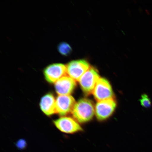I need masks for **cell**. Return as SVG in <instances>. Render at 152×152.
I'll use <instances>...</instances> for the list:
<instances>
[{"label": "cell", "instance_id": "obj_1", "mask_svg": "<svg viewBox=\"0 0 152 152\" xmlns=\"http://www.w3.org/2000/svg\"><path fill=\"white\" fill-rule=\"evenodd\" d=\"M72 113L74 119L78 122H88L92 119L95 113L94 103L88 99H82L76 102Z\"/></svg>", "mask_w": 152, "mask_h": 152}, {"label": "cell", "instance_id": "obj_2", "mask_svg": "<svg viewBox=\"0 0 152 152\" xmlns=\"http://www.w3.org/2000/svg\"><path fill=\"white\" fill-rule=\"evenodd\" d=\"M100 78L98 71L93 67H90L83 75L79 82L85 95L88 96L93 93L97 82Z\"/></svg>", "mask_w": 152, "mask_h": 152}, {"label": "cell", "instance_id": "obj_3", "mask_svg": "<svg viewBox=\"0 0 152 152\" xmlns=\"http://www.w3.org/2000/svg\"><path fill=\"white\" fill-rule=\"evenodd\" d=\"M93 94L98 102L113 99L114 94L111 84L107 80L100 77L97 82Z\"/></svg>", "mask_w": 152, "mask_h": 152}, {"label": "cell", "instance_id": "obj_4", "mask_svg": "<svg viewBox=\"0 0 152 152\" xmlns=\"http://www.w3.org/2000/svg\"><path fill=\"white\" fill-rule=\"evenodd\" d=\"M66 71L69 77L79 81L81 77L90 69V64L86 60H73L68 63L66 66Z\"/></svg>", "mask_w": 152, "mask_h": 152}, {"label": "cell", "instance_id": "obj_5", "mask_svg": "<svg viewBox=\"0 0 152 152\" xmlns=\"http://www.w3.org/2000/svg\"><path fill=\"white\" fill-rule=\"evenodd\" d=\"M117 104L114 99L98 102L95 107L97 119L103 121L111 116L115 111Z\"/></svg>", "mask_w": 152, "mask_h": 152}, {"label": "cell", "instance_id": "obj_6", "mask_svg": "<svg viewBox=\"0 0 152 152\" xmlns=\"http://www.w3.org/2000/svg\"><path fill=\"white\" fill-rule=\"evenodd\" d=\"M66 74V66L61 63L50 64L45 68L44 71L45 80L48 82L51 83H56L65 76Z\"/></svg>", "mask_w": 152, "mask_h": 152}, {"label": "cell", "instance_id": "obj_7", "mask_svg": "<svg viewBox=\"0 0 152 152\" xmlns=\"http://www.w3.org/2000/svg\"><path fill=\"white\" fill-rule=\"evenodd\" d=\"M54 123L59 130L66 134H74L83 130L77 121L70 117H62L54 121Z\"/></svg>", "mask_w": 152, "mask_h": 152}, {"label": "cell", "instance_id": "obj_8", "mask_svg": "<svg viewBox=\"0 0 152 152\" xmlns=\"http://www.w3.org/2000/svg\"><path fill=\"white\" fill-rule=\"evenodd\" d=\"M76 103L71 95H58L56 100V113L64 116L72 113Z\"/></svg>", "mask_w": 152, "mask_h": 152}, {"label": "cell", "instance_id": "obj_9", "mask_svg": "<svg viewBox=\"0 0 152 152\" xmlns=\"http://www.w3.org/2000/svg\"><path fill=\"white\" fill-rule=\"evenodd\" d=\"M76 85L75 80L65 76L55 83V90L58 95H71L75 90Z\"/></svg>", "mask_w": 152, "mask_h": 152}, {"label": "cell", "instance_id": "obj_10", "mask_svg": "<svg viewBox=\"0 0 152 152\" xmlns=\"http://www.w3.org/2000/svg\"><path fill=\"white\" fill-rule=\"evenodd\" d=\"M56 100L54 95L48 93L42 96L40 102V107L44 113L48 116L56 113Z\"/></svg>", "mask_w": 152, "mask_h": 152}, {"label": "cell", "instance_id": "obj_11", "mask_svg": "<svg viewBox=\"0 0 152 152\" xmlns=\"http://www.w3.org/2000/svg\"><path fill=\"white\" fill-rule=\"evenodd\" d=\"M58 49L60 54L65 56H69L72 51L71 46L68 43L65 42L60 43L58 45Z\"/></svg>", "mask_w": 152, "mask_h": 152}, {"label": "cell", "instance_id": "obj_12", "mask_svg": "<svg viewBox=\"0 0 152 152\" xmlns=\"http://www.w3.org/2000/svg\"><path fill=\"white\" fill-rule=\"evenodd\" d=\"M140 104L143 107L149 108L151 107V100L147 94H142L140 99Z\"/></svg>", "mask_w": 152, "mask_h": 152}, {"label": "cell", "instance_id": "obj_13", "mask_svg": "<svg viewBox=\"0 0 152 152\" xmlns=\"http://www.w3.org/2000/svg\"><path fill=\"white\" fill-rule=\"evenodd\" d=\"M16 147L20 150H23L26 147V142L24 139H20L17 142L16 144Z\"/></svg>", "mask_w": 152, "mask_h": 152}]
</instances>
